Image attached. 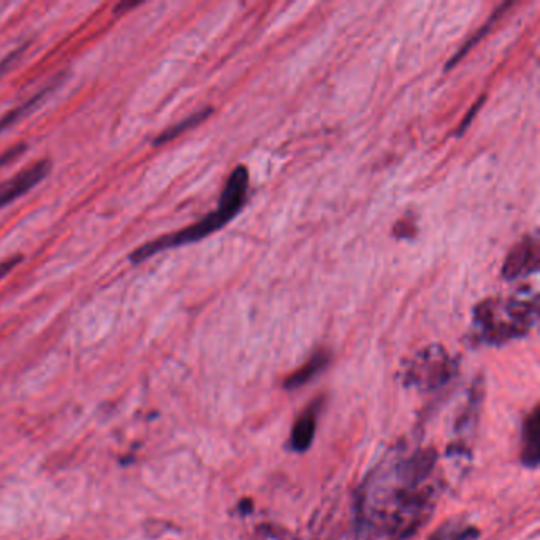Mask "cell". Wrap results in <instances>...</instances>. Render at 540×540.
Here are the masks:
<instances>
[{
  "mask_svg": "<svg viewBox=\"0 0 540 540\" xmlns=\"http://www.w3.org/2000/svg\"><path fill=\"white\" fill-rule=\"evenodd\" d=\"M436 461L438 453L433 449L384 461L362 487L360 528L387 540H403L415 533L433 507L434 491L426 482L433 476Z\"/></svg>",
  "mask_w": 540,
  "mask_h": 540,
  "instance_id": "1",
  "label": "cell"
},
{
  "mask_svg": "<svg viewBox=\"0 0 540 540\" xmlns=\"http://www.w3.org/2000/svg\"><path fill=\"white\" fill-rule=\"evenodd\" d=\"M249 175L246 167L235 168L229 181L225 184L224 192L221 195V202L217 210L208 216L203 217L202 221L189 225L186 229L179 232L168 233L160 236L156 240L148 241L140 248L135 249L130 254V262L141 263L151 259L160 252L168 249L183 248L187 244L197 243L206 236L213 235L217 230H221L225 224H229L236 214L243 208L246 197H248Z\"/></svg>",
  "mask_w": 540,
  "mask_h": 540,
  "instance_id": "2",
  "label": "cell"
},
{
  "mask_svg": "<svg viewBox=\"0 0 540 540\" xmlns=\"http://www.w3.org/2000/svg\"><path fill=\"white\" fill-rule=\"evenodd\" d=\"M539 317L537 297H498L482 301L474 309L472 333L477 344L501 346L525 338Z\"/></svg>",
  "mask_w": 540,
  "mask_h": 540,
  "instance_id": "3",
  "label": "cell"
},
{
  "mask_svg": "<svg viewBox=\"0 0 540 540\" xmlns=\"http://www.w3.org/2000/svg\"><path fill=\"white\" fill-rule=\"evenodd\" d=\"M455 373L457 365L444 347L430 346L412 358L406 369V384L431 392L449 384Z\"/></svg>",
  "mask_w": 540,
  "mask_h": 540,
  "instance_id": "4",
  "label": "cell"
},
{
  "mask_svg": "<svg viewBox=\"0 0 540 540\" xmlns=\"http://www.w3.org/2000/svg\"><path fill=\"white\" fill-rule=\"evenodd\" d=\"M50 160H39L31 167L24 168L20 173H16L13 178L0 183V210L4 206L10 205L24 194L34 189L37 184L42 183L46 176L50 175Z\"/></svg>",
  "mask_w": 540,
  "mask_h": 540,
  "instance_id": "5",
  "label": "cell"
},
{
  "mask_svg": "<svg viewBox=\"0 0 540 540\" xmlns=\"http://www.w3.org/2000/svg\"><path fill=\"white\" fill-rule=\"evenodd\" d=\"M537 267H539V243L536 238L526 236L507 255L502 267V276L507 281L525 278L528 274L536 273Z\"/></svg>",
  "mask_w": 540,
  "mask_h": 540,
  "instance_id": "6",
  "label": "cell"
},
{
  "mask_svg": "<svg viewBox=\"0 0 540 540\" xmlns=\"http://www.w3.org/2000/svg\"><path fill=\"white\" fill-rule=\"evenodd\" d=\"M483 398V385H472L471 396H469L468 403L461 411L460 417H458L457 425H455V433H457V444L453 445V449H457L458 453L464 455L466 452V439H469V434L474 433L477 426V420H479L480 406H482Z\"/></svg>",
  "mask_w": 540,
  "mask_h": 540,
  "instance_id": "7",
  "label": "cell"
},
{
  "mask_svg": "<svg viewBox=\"0 0 540 540\" xmlns=\"http://www.w3.org/2000/svg\"><path fill=\"white\" fill-rule=\"evenodd\" d=\"M320 407H322V400L314 401L298 417L297 422L293 425L292 434H290V449L295 450V452H306L311 447L314 436H316Z\"/></svg>",
  "mask_w": 540,
  "mask_h": 540,
  "instance_id": "8",
  "label": "cell"
},
{
  "mask_svg": "<svg viewBox=\"0 0 540 540\" xmlns=\"http://www.w3.org/2000/svg\"><path fill=\"white\" fill-rule=\"evenodd\" d=\"M540 412L539 406L534 407L533 412L526 417L521 433V463L526 468L536 469L540 461Z\"/></svg>",
  "mask_w": 540,
  "mask_h": 540,
  "instance_id": "9",
  "label": "cell"
},
{
  "mask_svg": "<svg viewBox=\"0 0 540 540\" xmlns=\"http://www.w3.org/2000/svg\"><path fill=\"white\" fill-rule=\"evenodd\" d=\"M328 365H330V354H328L327 350H320V352L309 358L308 363H305L295 373L287 377L286 381H284V388L286 390H295V388L303 387L312 379H316Z\"/></svg>",
  "mask_w": 540,
  "mask_h": 540,
  "instance_id": "10",
  "label": "cell"
},
{
  "mask_svg": "<svg viewBox=\"0 0 540 540\" xmlns=\"http://www.w3.org/2000/svg\"><path fill=\"white\" fill-rule=\"evenodd\" d=\"M59 81L61 80L51 81L50 84H46L45 88L40 89L37 94H34L31 99H27L26 102L21 103L18 107L5 113V115L0 118V134H4L5 130L15 126L16 122H20L21 119L29 116V113H32L46 97L50 96L51 92L54 91V88L58 86Z\"/></svg>",
  "mask_w": 540,
  "mask_h": 540,
  "instance_id": "11",
  "label": "cell"
},
{
  "mask_svg": "<svg viewBox=\"0 0 540 540\" xmlns=\"http://www.w3.org/2000/svg\"><path fill=\"white\" fill-rule=\"evenodd\" d=\"M480 536L476 526L466 525L461 520H450L436 531L430 540H476Z\"/></svg>",
  "mask_w": 540,
  "mask_h": 540,
  "instance_id": "12",
  "label": "cell"
},
{
  "mask_svg": "<svg viewBox=\"0 0 540 540\" xmlns=\"http://www.w3.org/2000/svg\"><path fill=\"white\" fill-rule=\"evenodd\" d=\"M210 113V108H208V110L198 111V113L189 116V118L184 119V121L179 122V124L168 127L165 132H162V134L156 138L154 145H164V143H168V141L175 140V138H178L179 135H183L184 132H187V130L192 129V127L198 126L200 122L205 121V119L210 116Z\"/></svg>",
  "mask_w": 540,
  "mask_h": 540,
  "instance_id": "13",
  "label": "cell"
},
{
  "mask_svg": "<svg viewBox=\"0 0 540 540\" xmlns=\"http://www.w3.org/2000/svg\"><path fill=\"white\" fill-rule=\"evenodd\" d=\"M512 4H504L501 5V7L496 10L495 15L491 16L490 20L487 21V23L483 24L482 27H480V31L477 32L476 35H472V39L469 40L466 45L461 48L460 53L455 56V58L452 59V61L449 62V65H447V69H450V67H453V65L457 64L458 61H460L461 58H463L464 54L468 53L469 50H471L472 46L476 45L477 42H479L480 39H482L483 35L487 34L488 31H490V27L493 26V24L496 23V21L501 18L502 13H504V10H506L507 7H510Z\"/></svg>",
  "mask_w": 540,
  "mask_h": 540,
  "instance_id": "14",
  "label": "cell"
},
{
  "mask_svg": "<svg viewBox=\"0 0 540 540\" xmlns=\"http://www.w3.org/2000/svg\"><path fill=\"white\" fill-rule=\"evenodd\" d=\"M24 50H26V45L21 46V48H18V50L13 51L12 54H8L7 58L0 62V77L5 75V73L8 72V69H10V67H12V65L21 58V54L24 53Z\"/></svg>",
  "mask_w": 540,
  "mask_h": 540,
  "instance_id": "15",
  "label": "cell"
},
{
  "mask_svg": "<svg viewBox=\"0 0 540 540\" xmlns=\"http://www.w3.org/2000/svg\"><path fill=\"white\" fill-rule=\"evenodd\" d=\"M21 262H23V257H21V255H15V257H10V259L0 263V281H2L10 271L15 270Z\"/></svg>",
  "mask_w": 540,
  "mask_h": 540,
  "instance_id": "16",
  "label": "cell"
}]
</instances>
